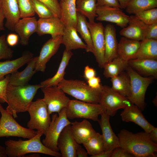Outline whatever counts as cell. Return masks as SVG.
<instances>
[{
	"instance_id": "6da1fadb",
	"label": "cell",
	"mask_w": 157,
	"mask_h": 157,
	"mask_svg": "<svg viewBox=\"0 0 157 157\" xmlns=\"http://www.w3.org/2000/svg\"><path fill=\"white\" fill-rule=\"evenodd\" d=\"M119 146L136 157H156L157 144L150 139L145 132L133 133L125 129L121 130L117 135Z\"/></svg>"
},
{
	"instance_id": "7a4b0ae2",
	"label": "cell",
	"mask_w": 157,
	"mask_h": 157,
	"mask_svg": "<svg viewBox=\"0 0 157 157\" xmlns=\"http://www.w3.org/2000/svg\"><path fill=\"white\" fill-rule=\"evenodd\" d=\"M40 88V84L15 86L8 83L6 93L8 104L6 110L14 118L17 117V113L27 111L38 90Z\"/></svg>"
},
{
	"instance_id": "3957f363",
	"label": "cell",
	"mask_w": 157,
	"mask_h": 157,
	"mask_svg": "<svg viewBox=\"0 0 157 157\" xmlns=\"http://www.w3.org/2000/svg\"><path fill=\"white\" fill-rule=\"evenodd\" d=\"M38 131L34 137L26 140L20 139L18 141L9 140L6 141L5 144L7 157H23L27 154L34 153L61 157L60 153L49 149L42 143L41 138L43 134Z\"/></svg>"
},
{
	"instance_id": "277c9868",
	"label": "cell",
	"mask_w": 157,
	"mask_h": 157,
	"mask_svg": "<svg viewBox=\"0 0 157 157\" xmlns=\"http://www.w3.org/2000/svg\"><path fill=\"white\" fill-rule=\"evenodd\" d=\"M57 86L65 93L79 100L93 104L99 103L101 90L91 88L84 81L64 78Z\"/></svg>"
},
{
	"instance_id": "5b68a950",
	"label": "cell",
	"mask_w": 157,
	"mask_h": 157,
	"mask_svg": "<svg viewBox=\"0 0 157 157\" xmlns=\"http://www.w3.org/2000/svg\"><path fill=\"white\" fill-rule=\"evenodd\" d=\"M105 112L99 104H93L77 100H70L66 108V114L69 119L81 118L98 122V117Z\"/></svg>"
},
{
	"instance_id": "8992f818",
	"label": "cell",
	"mask_w": 157,
	"mask_h": 157,
	"mask_svg": "<svg viewBox=\"0 0 157 157\" xmlns=\"http://www.w3.org/2000/svg\"><path fill=\"white\" fill-rule=\"evenodd\" d=\"M126 70L131 81V95L127 99L141 110L145 107V97L147 89L154 78L145 77L134 70L128 65Z\"/></svg>"
},
{
	"instance_id": "52a82bcc",
	"label": "cell",
	"mask_w": 157,
	"mask_h": 157,
	"mask_svg": "<svg viewBox=\"0 0 157 157\" xmlns=\"http://www.w3.org/2000/svg\"><path fill=\"white\" fill-rule=\"evenodd\" d=\"M0 137L10 136L29 139L35 135L38 131L20 125L12 115L5 109L0 103Z\"/></svg>"
},
{
	"instance_id": "ba28073f",
	"label": "cell",
	"mask_w": 157,
	"mask_h": 157,
	"mask_svg": "<svg viewBox=\"0 0 157 157\" xmlns=\"http://www.w3.org/2000/svg\"><path fill=\"white\" fill-rule=\"evenodd\" d=\"M30 119L27 123L28 128L36 129L45 135L49 128L51 119L47 106L42 99L32 101L28 109Z\"/></svg>"
},
{
	"instance_id": "9c48e42d",
	"label": "cell",
	"mask_w": 157,
	"mask_h": 157,
	"mask_svg": "<svg viewBox=\"0 0 157 157\" xmlns=\"http://www.w3.org/2000/svg\"><path fill=\"white\" fill-rule=\"evenodd\" d=\"M71 123L66 116V108L58 113H53L45 138L42 140V143L49 149L58 151L57 145L58 137L64 128Z\"/></svg>"
},
{
	"instance_id": "30bf717a",
	"label": "cell",
	"mask_w": 157,
	"mask_h": 157,
	"mask_svg": "<svg viewBox=\"0 0 157 157\" xmlns=\"http://www.w3.org/2000/svg\"><path fill=\"white\" fill-rule=\"evenodd\" d=\"M99 104L104 108L106 113L110 116H113L118 110L124 109L132 103L127 98L114 91L111 87L102 85Z\"/></svg>"
},
{
	"instance_id": "8fae6325",
	"label": "cell",
	"mask_w": 157,
	"mask_h": 157,
	"mask_svg": "<svg viewBox=\"0 0 157 157\" xmlns=\"http://www.w3.org/2000/svg\"><path fill=\"white\" fill-rule=\"evenodd\" d=\"M41 89L44 94L42 99L50 115L54 113H59L68 106L70 100L58 86Z\"/></svg>"
},
{
	"instance_id": "7c38bea8",
	"label": "cell",
	"mask_w": 157,
	"mask_h": 157,
	"mask_svg": "<svg viewBox=\"0 0 157 157\" xmlns=\"http://www.w3.org/2000/svg\"><path fill=\"white\" fill-rule=\"evenodd\" d=\"M90 31L94 52L93 54L100 67L103 68L105 64L104 57V27L101 23L87 22Z\"/></svg>"
},
{
	"instance_id": "4fadbf2b",
	"label": "cell",
	"mask_w": 157,
	"mask_h": 157,
	"mask_svg": "<svg viewBox=\"0 0 157 157\" xmlns=\"http://www.w3.org/2000/svg\"><path fill=\"white\" fill-rule=\"evenodd\" d=\"M122 8L115 7L97 6V20L114 23L122 28L126 27L129 16L126 14Z\"/></svg>"
},
{
	"instance_id": "5bb4252c",
	"label": "cell",
	"mask_w": 157,
	"mask_h": 157,
	"mask_svg": "<svg viewBox=\"0 0 157 157\" xmlns=\"http://www.w3.org/2000/svg\"><path fill=\"white\" fill-rule=\"evenodd\" d=\"M62 42V35L53 38H51L43 45L35 64L36 72H45L47 63L58 51Z\"/></svg>"
},
{
	"instance_id": "9a60e30c",
	"label": "cell",
	"mask_w": 157,
	"mask_h": 157,
	"mask_svg": "<svg viewBox=\"0 0 157 157\" xmlns=\"http://www.w3.org/2000/svg\"><path fill=\"white\" fill-rule=\"evenodd\" d=\"M66 26L59 17L56 16L38 20L36 33L39 36L45 34L51 35V38H56L63 34Z\"/></svg>"
},
{
	"instance_id": "2e32d148",
	"label": "cell",
	"mask_w": 157,
	"mask_h": 157,
	"mask_svg": "<svg viewBox=\"0 0 157 157\" xmlns=\"http://www.w3.org/2000/svg\"><path fill=\"white\" fill-rule=\"evenodd\" d=\"M79 144L74 138L71 125L63 129L58 139L57 145L62 157H76V150Z\"/></svg>"
},
{
	"instance_id": "e0dca14e",
	"label": "cell",
	"mask_w": 157,
	"mask_h": 157,
	"mask_svg": "<svg viewBox=\"0 0 157 157\" xmlns=\"http://www.w3.org/2000/svg\"><path fill=\"white\" fill-rule=\"evenodd\" d=\"M123 109L120 114L123 121L134 122L148 133L154 127L146 119L142 110L135 105L132 104Z\"/></svg>"
},
{
	"instance_id": "ac0fdd59",
	"label": "cell",
	"mask_w": 157,
	"mask_h": 157,
	"mask_svg": "<svg viewBox=\"0 0 157 157\" xmlns=\"http://www.w3.org/2000/svg\"><path fill=\"white\" fill-rule=\"evenodd\" d=\"M98 122L101 130L104 151L113 150L119 146V139L113 132L110 123V116L105 112L101 115Z\"/></svg>"
},
{
	"instance_id": "d6986e66",
	"label": "cell",
	"mask_w": 157,
	"mask_h": 157,
	"mask_svg": "<svg viewBox=\"0 0 157 157\" xmlns=\"http://www.w3.org/2000/svg\"><path fill=\"white\" fill-rule=\"evenodd\" d=\"M38 20L35 17L19 19L15 25L14 31L20 38V43L23 46L28 44L31 36L36 32Z\"/></svg>"
},
{
	"instance_id": "ffe728a7",
	"label": "cell",
	"mask_w": 157,
	"mask_h": 157,
	"mask_svg": "<svg viewBox=\"0 0 157 157\" xmlns=\"http://www.w3.org/2000/svg\"><path fill=\"white\" fill-rule=\"evenodd\" d=\"M116 31L115 26L111 24H107L104 27L105 63L118 56V43Z\"/></svg>"
},
{
	"instance_id": "44dd1931",
	"label": "cell",
	"mask_w": 157,
	"mask_h": 157,
	"mask_svg": "<svg viewBox=\"0 0 157 157\" xmlns=\"http://www.w3.org/2000/svg\"><path fill=\"white\" fill-rule=\"evenodd\" d=\"M148 25L137 18L135 15L129 16L128 25L119 31L120 35L125 37L138 41L143 39Z\"/></svg>"
},
{
	"instance_id": "7402d4cb",
	"label": "cell",
	"mask_w": 157,
	"mask_h": 157,
	"mask_svg": "<svg viewBox=\"0 0 157 157\" xmlns=\"http://www.w3.org/2000/svg\"><path fill=\"white\" fill-rule=\"evenodd\" d=\"M37 56L33 57L27 63L26 67L22 71H15L10 75L9 83L15 86L26 85L36 72L35 71Z\"/></svg>"
},
{
	"instance_id": "603a6c76",
	"label": "cell",
	"mask_w": 157,
	"mask_h": 157,
	"mask_svg": "<svg viewBox=\"0 0 157 157\" xmlns=\"http://www.w3.org/2000/svg\"><path fill=\"white\" fill-rule=\"evenodd\" d=\"M128 65L134 70L143 75L157 78V60L135 59L128 61Z\"/></svg>"
},
{
	"instance_id": "cb8c5ba5",
	"label": "cell",
	"mask_w": 157,
	"mask_h": 157,
	"mask_svg": "<svg viewBox=\"0 0 157 157\" xmlns=\"http://www.w3.org/2000/svg\"><path fill=\"white\" fill-rule=\"evenodd\" d=\"M70 125L73 137L79 144H83L96 132L87 119H84L81 122H71Z\"/></svg>"
},
{
	"instance_id": "d4e9b609",
	"label": "cell",
	"mask_w": 157,
	"mask_h": 157,
	"mask_svg": "<svg viewBox=\"0 0 157 157\" xmlns=\"http://www.w3.org/2000/svg\"><path fill=\"white\" fill-rule=\"evenodd\" d=\"M76 0H62L59 1L60 19L66 27H72L76 28L77 12Z\"/></svg>"
},
{
	"instance_id": "484cf974",
	"label": "cell",
	"mask_w": 157,
	"mask_h": 157,
	"mask_svg": "<svg viewBox=\"0 0 157 157\" xmlns=\"http://www.w3.org/2000/svg\"><path fill=\"white\" fill-rule=\"evenodd\" d=\"M33 57L32 53L28 52L16 59L0 61V81L4 79L6 75L17 70L18 69L27 63Z\"/></svg>"
},
{
	"instance_id": "4316f807",
	"label": "cell",
	"mask_w": 157,
	"mask_h": 157,
	"mask_svg": "<svg viewBox=\"0 0 157 157\" xmlns=\"http://www.w3.org/2000/svg\"><path fill=\"white\" fill-rule=\"evenodd\" d=\"M72 55L71 51L65 49L56 73L52 77L41 82L40 84V88L57 86L58 84L64 78L65 69Z\"/></svg>"
},
{
	"instance_id": "83f0119b",
	"label": "cell",
	"mask_w": 157,
	"mask_h": 157,
	"mask_svg": "<svg viewBox=\"0 0 157 157\" xmlns=\"http://www.w3.org/2000/svg\"><path fill=\"white\" fill-rule=\"evenodd\" d=\"M2 8L6 20L5 26L14 31L15 24L20 19L17 0H2Z\"/></svg>"
},
{
	"instance_id": "f1b7e54d",
	"label": "cell",
	"mask_w": 157,
	"mask_h": 157,
	"mask_svg": "<svg viewBox=\"0 0 157 157\" xmlns=\"http://www.w3.org/2000/svg\"><path fill=\"white\" fill-rule=\"evenodd\" d=\"M76 28L72 27H66L62 35V44L65 46V50L83 49L86 50L87 45L78 35Z\"/></svg>"
},
{
	"instance_id": "f546056e",
	"label": "cell",
	"mask_w": 157,
	"mask_h": 157,
	"mask_svg": "<svg viewBox=\"0 0 157 157\" xmlns=\"http://www.w3.org/2000/svg\"><path fill=\"white\" fill-rule=\"evenodd\" d=\"M140 43L141 41L123 36L118 43V56L127 61L133 59L139 49Z\"/></svg>"
},
{
	"instance_id": "4dcf8cb0",
	"label": "cell",
	"mask_w": 157,
	"mask_h": 157,
	"mask_svg": "<svg viewBox=\"0 0 157 157\" xmlns=\"http://www.w3.org/2000/svg\"><path fill=\"white\" fill-rule=\"evenodd\" d=\"M111 88L120 95L128 98L131 95V84L130 78L127 73L123 72L119 75L111 78Z\"/></svg>"
},
{
	"instance_id": "1f68e13d",
	"label": "cell",
	"mask_w": 157,
	"mask_h": 157,
	"mask_svg": "<svg viewBox=\"0 0 157 157\" xmlns=\"http://www.w3.org/2000/svg\"><path fill=\"white\" fill-rule=\"evenodd\" d=\"M157 60V40L143 39L141 41L139 49L133 59Z\"/></svg>"
},
{
	"instance_id": "d6a6232c",
	"label": "cell",
	"mask_w": 157,
	"mask_h": 157,
	"mask_svg": "<svg viewBox=\"0 0 157 157\" xmlns=\"http://www.w3.org/2000/svg\"><path fill=\"white\" fill-rule=\"evenodd\" d=\"M128 61L118 56L104 65L103 75L107 78L116 76L126 70Z\"/></svg>"
},
{
	"instance_id": "836d02e7",
	"label": "cell",
	"mask_w": 157,
	"mask_h": 157,
	"mask_svg": "<svg viewBox=\"0 0 157 157\" xmlns=\"http://www.w3.org/2000/svg\"><path fill=\"white\" fill-rule=\"evenodd\" d=\"M77 21L76 29L84 40L87 45L85 50L87 52L94 53V50L91 33L87 25L86 17L77 12Z\"/></svg>"
},
{
	"instance_id": "e575fe53",
	"label": "cell",
	"mask_w": 157,
	"mask_h": 157,
	"mask_svg": "<svg viewBox=\"0 0 157 157\" xmlns=\"http://www.w3.org/2000/svg\"><path fill=\"white\" fill-rule=\"evenodd\" d=\"M77 12L87 17L89 22H94L97 17V0H76Z\"/></svg>"
},
{
	"instance_id": "d590c367",
	"label": "cell",
	"mask_w": 157,
	"mask_h": 157,
	"mask_svg": "<svg viewBox=\"0 0 157 157\" xmlns=\"http://www.w3.org/2000/svg\"><path fill=\"white\" fill-rule=\"evenodd\" d=\"M91 157L104 151V145L101 135L96 132L82 144Z\"/></svg>"
},
{
	"instance_id": "8d00e7d4",
	"label": "cell",
	"mask_w": 157,
	"mask_h": 157,
	"mask_svg": "<svg viewBox=\"0 0 157 157\" xmlns=\"http://www.w3.org/2000/svg\"><path fill=\"white\" fill-rule=\"evenodd\" d=\"M157 7V0H131L125 9L128 13L135 15L140 12Z\"/></svg>"
},
{
	"instance_id": "74e56055",
	"label": "cell",
	"mask_w": 157,
	"mask_h": 157,
	"mask_svg": "<svg viewBox=\"0 0 157 157\" xmlns=\"http://www.w3.org/2000/svg\"><path fill=\"white\" fill-rule=\"evenodd\" d=\"M20 18L34 17L35 14L32 0H17Z\"/></svg>"
},
{
	"instance_id": "f35d334b",
	"label": "cell",
	"mask_w": 157,
	"mask_h": 157,
	"mask_svg": "<svg viewBox=\"0 0 157 157\" xmlns=\"http://www.w3.org/2000/svg\"><path fill=\"white\" fill-rule=\"evenodd\" d=\"M135 15L137 18L147 25L157 23V8L140 12Z\"/></svg>"
},
{
	"instance_id": "ab89813d",
	"label": "cell",
	"mask_w": 157,
	"mask_h": 157,
	"mask_svg": "<svg viewBox=\"0 0 157 157\" xmlns=\"http://www.w3.org/2000/svg\"><path fill=\"white\" fill-rule=\"evenodd\" d=\"M32 0L35 13L40 18H47L55 16L51 10L44 4L38 0Z\"/></svg>"
},
{
	"instance_id": "60d3db41",
	"label": "cell",
	"mask_w": 157,
	"mask_h": 157,
	"mask_svg": "<svg viewBox=\"0 0 157 157\" xmlns=\"http://www.w3.org/2000/svg\"><path fill=\"white\" fill-rule=\"evenodd\" d=\"M13 51L9 47L6 40V36H0V60L10 59L13 56Z\"/></svg>"
},
{
	"instance_id": "b9f144b4",
	"label": "cell",
	"mask_w": 157,
	"mask_h": 157,
	"mask_svg": "<svg viewBox=\"0 0 157 157\" xmlns=\"http://www.w3.org/2000/svg\"><path fill=\"white\" fill-rule=\"evenodd\" d=\"M47 6L55 16L60 18L59 1L58 0H38Z\"/></svg>"
},
{
	"instance_id": "7bdbcfd3",
	"label": "cell",
	"mask_w": 157,
	"mask_h": 157,
	"mask_svg": "<svg viewBox=\"0 0 157 157\" xmlns=\"http://www.w3.org/2000/svg\"><path fill=\"white\" fill-rule=\"evenodd\" d=\"M10 75H6L5 78L0 81V103H6V90L9 83Z\"/></svg>"
},
{
	"instance_id": "ee69618b",
	"label": "cell",
	"mask_w": 157,
	"mask_h": 157,
	"mask_svg": "<svg viewBox=\"0 0 157 157\" xmlns=\"http://www.w3.org/2000/svg\"><path fill=\"white\" fill-rule=\"evenodd\" d=\"M143 39L157 40V23L148 25L145 31Z\"/></svg>"
},
{
	"instance_id": "f6af8a7d",
	"label": "cell",
	"mask_w": 157,
	"mask_h": 157,
	"mask_svg": "<svg viewBox=\"0 0 157 157\" xmlns=\"http://www.w3.org/2000/svg\"><path fill=\"white\" fill-rule=\"evenodd\" d=\"M134 156L122 148L118 146L115 148L111 157H134Z\"/></svg>"
},
{
	"instance_id": "bcb514c9",
	"label": "cell",
	"mask_w": 157,
	"mask_h": 157,
	"mask_svg": "<svg viewBox=\"0 0 157 157\" xmlns=\"http://www.w3.org/2000/svg\"><path fill=\"white\" fill-rule=\"evenodd\" d=\"M97 6H108L121 8L118 0H97Z\"/></svg>"
},
{
	"instance_id": "7dc6e473",
	"label": "cell",
	"mask_w": 157,
	"mask_h": 157,
	"mask_svg": "<svg viewBox=\"0 0 157 157\" xmlns=\"http://www.w3.org/2000/svg\"><path fill=\"white\" fill-rule=\"evenodd\" d=\"M88 85L91 88L101 90L102 85L101 84V78L99 76H94L87 80Z\"/></svg>"
},
{
	"instance_id": "c3c4849f",
	"label": "cell",
	"mask_w": 157,
	"mask_h": 157,
	"mask_svg": "<svg viewBox=\"0 0 157 157\" xmlns=\"http://www.w3.org/2000/svg\"><path fill=\"white\" fill-rule=\"evenodd\" d=\"M19 40V36L17 34L10 33L8 34L6 38V40L9 46L13 47L17 45Z\"/></svg>"
},
{
	"instance_id": "681fc988",
	"label": "cell",
	"mask_w": 157,
	"mask_h": 157,
	"mask_svg": "<svg viewBox=\"0 0 157 157\" xmlns=\"http://www.w3.org/2000/svg\"><path fill=\"white\" fill-rule=\"evenodd\" d=\"M96 71L93 68L90 67L88 65L85 67L84 77L87 80L96 76Z\"/></svg>"
},
{
	"instance_id": "f907efd6",
	"label": "cell",
	"mask_w": 157,
	"mask_h": 157,
	"mask_svg": "<svg viewBox=\"0 0 157 157\" xmlns=\"http://www.w3.org/2000/svg\"><path fill=\"white\" fill-rule=\"evenodd\" d=\"M88 154L86 150L83 148L80 144H79L76 150V156L78 157H87Z\"/></svg>"
},
{
	"instance_id": "816d5d0a",
	"label": "cell",
	"mask_w": 157,
	"mask_h": 157,
	"mask_svg": "<svg viewBox=\"0 0 157 157\" xmlns=\"http://www.w3.org/2000/svg\"><path fill=\"white\" fill-rule=\"evenodd\" d=\"M149 134L150 140L153 142L157 144V128L154 127Z\"/></svg>"
},
{
	"instance_id": "f5cc1de1",
	"label": "cell",
	"mask_w": 157,
	"mask_h": 157,
	"mask_svg": "<svg viewBox=\"0 0 157 157\" xmlns=\"http://www.w3.org/2000/svg\"><path fill=\"white\" fill-rule=\"evenodd\" d=\"M5 18L4 14L2 8L0 9V31L4 30V20Z\"/></svg>"
},
{
	"instance_id": "db71d44e",
	"label": "cell",
	"mask_w": 157,
	"mask_h": 157,
	"mask_svg": "<svg viewBox=\"0 0 157 157\" xmlns=\"http://www.w3.org/2000/svg\"><path fill=\"white\" fill-rule=\"evenodd\" d=\"M113 150L104 151L102 153L96 155L93 157H111Z\"/></svg>"
},
{
	"instance_id": "11a10c76",
	"label": "cell",
	"mask_w": 157,
	"mask_h": 157,
	"mask_svg": "<svg viewBox=\"0 0 157 157\" xmlns=\"http://www.w3.org/2000/svg\"><path fill=\"white\" fill-rule=\"evenodd\" d=\"M121 8L125 9L131 0H118Z\"/></svg>"
},
{
	"instance_id": "9f6ffc18",
	"label": "cell",
	"mask_w": 157,
	"mask_h": 157,
	"mask_svg": "<svg viewBox=\"0 0 157 157\" xmlns=\"http://www.w3.org/2000/svg\"><path fill=\"white\" fill-rule=\"evenodd\" d=\"M7 157L5 147L0 145V157Z\"/></svg>"
},
{
	"instance_id": "6f0895ef",
	"label": "cell",
	"mask_w": 157,
	"mask_h": 157,
	"mask_svg": "<svg viewBox=\"0 0 157 157\" xmlns=\"http://www.w3.org/2000/svg\"><path fill=\"white\" fill-rule=\"evenodd\" d=\"M32 154H31L29 155L26 156L25 155L24 157H40V155L39 154V153H32Z\"/></svg>"
},
{
	"instance_id": "680465c9",
	"label": "cell",
	"mask_w": 157,
	"mask_h": 157,
	"mask_svg": "<svg viewBox=\"0 0 157 157\" xmlns=\"http://www.w3.org/2000/svg\"><path fill=\"white\" fill-rule=\"evenodd\" d=\"M2 0H0V9L2 8Z\"/></svg>"
},
{
	"instance_id": "91938a15",
	"label": "cell",
	"mask_w": 157,
	"mask_h": 157,
	"mask_svg": "<svg viewBox=\"0 0 157 157\" xmlns=\"http://www.w3.org/2000/svg\"><path fill=\"white\" fill-rule=\"evenodd\" d=\"M58 0L59 1H60L62 0Z\"/></svg>"
}]
</instances>
